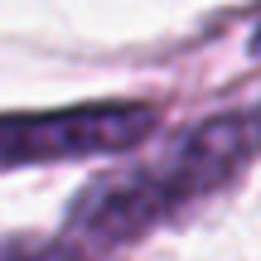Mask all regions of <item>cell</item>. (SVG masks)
Listing matches in <instances>:
<instances>
[{"label":"cell","instance_id":"cell-1","mask_svg":"<svg viewBox=\"0 0 261 261\" xmlns=\"http://www.w3.org/2000/svg\"><path fill=\"white\" fill-rule=\"evenodd\" d=\"M256 160L261 102L208 112L83 184L68 198L48 252H130L160 232H174L227 198L256 169Z\"/></svg>","mask_w":261,"mask_h":261},{"label":"cell","instance_id":"cell-2","mask_svg":"<svg viewBox=\"0 0 261 261\" xmlns=\"http://www.w3.org/2000/svg\"><path fill=\"white\" fill-rule=\"evenodd\" d=\"M160 112L145 97L73 102L58 112H5L0 116V174L34 165H83V160L130 155L160 136Z\"/></svg>","mask_w":261,"mask_h":261},{"label":"cell","instance_id":"cell-3","mask_svg":"<svg viewBox=\"0 0 261 261\" xmlns=\"http://www.w3.org/2000/svg\"><path fill=\"white\" fill-rule=\"evenodd\" d=\"M247 58L261 63V5H256V19H252V34H247Z\"/></svg>","mask_w":261,"mask_h":261}]
</instances>
